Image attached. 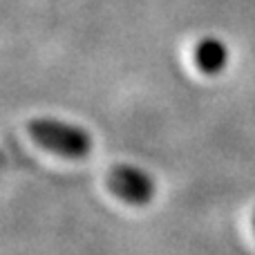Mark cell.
Masks as SVG:
<instances>
[{
  "mask_svg": "<svg viewBox=\"0 0 255 255\" xmlns=\"http://www.w3.org/2000/svg\"><path fill=\"white\" fill-rule=\"evenodd\" d=\"M27 132L40 148L67 159H81L92 150V136L83 128L58 119H31Z\"/></svg>",
  "mask_w": 255,
  "mask_h": 255,
  "instance_id": "obj_1",
  "label": "cell"
},
{
  "mask_svg": "<svg viewBox=\"0 0 255 255\" xmlns=\"http://www.w3.org/2000/svg\"><path fill=\"white\" fill-rule=\"evenodd\" d=\"M253 224H255V217H253Z\"/></svg>",
  "mask_w": 255,
  "mask_h": 255,
  "instance_id": "obj_4",
  "label": "cell"
},
{
  "mask_svg": "<svg viewBox=\"0 0 255 255\" xmlns=\"http://www.w3.org/2000/svg\"><path fill=\"white\" fill-rule=\"evenodd\" d=\"M108 188L130 206H143L154 197V181L134 166H115L108 172Z\"/></svg>",
  "mask_w": 255,
  "mask_h": 255,
  "instance_id": "obj_2",
  "label": "cell"
},
{
  "mask_svg": "<svg viewBox=\"0 0 255 255\" xmlns=\"http://www.w3.org/2000/svg\"><path fill=\"white\" fill-rule=\"evenodd\" d=\"M226 61H229V52H226V45L222 40L206 38L195 49V63L204 74H220Z\"/></svg>",
  "mask_w": 255,
  "mask_h": 255,
  "instance_id": "obj_3",
  "label": "cell"
}]
</instances>
